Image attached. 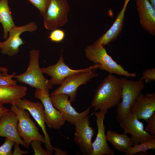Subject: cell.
<instances>
[{
	"instance_id": "cell-1",
	"label": "cell",
	"mask_w": 155,
	"mask_h": 155,
	"mask_svg": "<svg viewBox=\"0 0 155 155\" xmlns=\"http://www.w3.org/2000/svg\"><path fill=\"white\" fill-rule=\"evenodd\" d=\"M122 88L120 78L110 73L96 90L91 102L95 111L108 110L116 106L122 98Z\"/></svg>"
},
{
	"instance_id": "cell-2",
	"label": "cell",
	"mask_w": 155,
	"mask_h": 155,
	"mask_svg": "<svg viewBox=\"0 0 155 155\" xmlns=\"http://www.w3.org/2000/svg\"><path fill=\"white\" fill-rule=\"evenodd\" d=\"M30 61L26 71L22 74L14 75L18 82L24 83L36 89L49 90L53 88V86L43 75V73L40 67L39 57L40 51L33 49L29 52Z\"/></svg>"
},
{
	"instance_id": "cell-3",
	"label": "cell",
	"mask_w": 155,
	"mask_h": 155,
	"mask_svg": "<svg viewBox=\"0 0 155 155\" xmlns=\"http://www.w3.org/2000/svg\"><path fill=\"white\" fill-rule=\"evenodd\" d=\"M85 53L86 57L89 60L100 65L99 68L100 69L107 71L110 73L126 77L136 76L135 73L129 72L115 61L107 53L104 46L92 44L86 48Z\"/></svg>"
},
{
	"instance_id": "cell-4",
	"label": "cell",
	"mask_w": 155,
	"mask_h": 155,
	"mask_svg": "<svg viewBox=\"0 0 155 155\" xmlns=\"http://www.w3.org/2000/svg\"><path fill=\"white\" fill-rule=\"evenodd\" d=\"M122 88V101L117 105L116 119L119 121L130 111L138 96L145 87L143 80H129L125 77L120 78Z\"/></svg>"
},
{
	"instance_id": "cell-5",
	"label": "cell",
	"mask_w": 155,
	"mask_h": 155,
	"mask_svg": "<svg viewBox=\"0 0 155 155\" xmlns=\"http://www.w3.org/2000/svg\"><path fill=\"white\" fill-rule=\"evenodd\" d=\"M10 110L16 115L18 120L17 129L20 137L24 143L29 146L34 141L44 143V137L38 131V128L31 119L29 113L16 105H11Z\"/></svg>"
},
{
	"instance_id": "cell-6",
	"label": "cell",
	"mask_w": 155,
	"mask_h": 155,
	"mask_svg": "<svg viewBox=\"0 0 155 155\" xmlns=\"http://www.w3.org/2000/svg\"><path fill=\"white\" fill-rule=\"evenodd\" d=\"M69 9L67 0H50L43 17L45 28L52 30L65 24Z\"/></svg>"
},
{
	"instance_id": "cell-7",
	"label": "cell",
	"mask_w": 155,
	"mask_h": 155,
	"mask_svg": "<svg viewBox=\"0 0 155 155\" xmlns=\"http://www.w3.org/2000/svg\"><path fill=\"white\" fill-rule=\"evenodd\" d=\"M37 29L38 26L34 22L20 26H14L9 30L7 38L2 42L1 53L9 57L17 54L19 51L20 46L25 43L20 37L21 34L25 32H35Z\"/></svg>"
},
{
	"instance_id": "cell-8",
	"label": "cell",
	"mask_w": 155,
	"mask_h": 155,
	"mask_svg": "<svg viewBox=\"0 0 155 155\" xmlns=\"http://www.w3.org/2000/svg\"><path fill=\"white\" fill-rule=\"evenodd\" d=\"M98 75L97 73L90 70L74 74L66 78L60 86L50 95L65 94L69 96L70 101L73 102L75 100L79 87L86 84L91 79Z\"/></svg>"
},
{
	"instance_id": "cell-9",
	"label": "cell",
	"mask_w": 155,
	"mask_h": 155,
	"mask_svg": "<svg viewBox=\"0 0 155 155\" xmlns=\"http://www.w3.org/2000/svg\"><path fill=\"white\" fill-rule=\"evenodd\" d=\"M119 122L124 133L131 135L130 138L133 145L155 138V136L145 131L143 123L130 111Z\"/></svg>"
},
{
	"instance_id": "cell-10",
	"label": "cell",
	"mask_w": 155,
	"mask_h": 155,
	"mask_svg": "<svg viewBox=\"0 0 155 155\" xmlns=\"http://www.w3.org/2000/svg\"><path fill=\"white\" fill-rule=\"evenodd\" d=\"M61 50L59 60L55 64L46 67L41 68L43 73L51 77L49 80L53 86L61 85L67 78L74 74L87 70H92L99 68L100 65L97 63L87 68L78 70L72 69L65 63Z\"/></svg>"
},
{
	"instance_id": "cell-11",
	"label": "cell",
	"mask_w": 155,
	"mask_h": 155,
	"mask_svg": "<svg viewBox=\"0 0 155 155\" xmlns=\"http://www.w3.org/2000/svg\"><path fill=\"white\" fill-rule=\"evenodd\" d=\"M51 102L55 107L60 112L63 118L72 124L88 115L91 106L81 112H77L71 104L69 96L64 94L50 95Z\"/></svg>"
},
{
	"instance_id": "cell-12",
	"label": "cell",
	"mask_w": 155,
	"mask_h": 155,
	"mask_svg": "<svg viewBox=\"0 0 155 155\" xmlns=\"http://www.w3.org/2000/svg\"><path fill=\"white\" fill-rule=\"evenodd\" d=\"M90 116L88 115L75 124L74 141L85 155H90L93 150L92 140L95 130L90 126Z\"/></svg>"
},
{
	"instance_id": "cell-13",
	"label": "cell",
	"mask_w": 155,
	"mask_h": 155,
	"mask_svg": "<svg viewBox=\"0 0 155 155\" xmlns=\"http://www.w3.org/2000/svg\"><path fill=\"white\" fill-rule=\"evenodd\" d=\"M49 90L36 89L34 97L39 99L44 106L45 123L47 126L55 129H59L65 121L60 112L53 106L50 97Z\"/></svg>"
},
{
	"instance_id": "cell-14",
	"label": "cell",
	"mask_w": 155,
	"mask_h": 155,
	"mask_svg": "<svg viewBox=\"0 0 155 155\" xmlns=\"http://www.w3.org/2000/svg\"><path fill=\"white\" fill-rule=\"evenodd\" d=\"M18 107L27 110L41 127L44 136V143L46 149L53 154V147L51 145L45 125L44 106L41 102L31 101L26 98L21 99L16 102Z\"/></svg>"
},
{
	"instance_id": "cell-15",
	"label": "cell",
	"mask_w": 155,
	"mask_h": 155,
	"mask_svg": "<svg viewBox=\"0 0 155 155\" xmlns=\"http://www.w3.org/2000/svg\"><path fill=\"white\" fill-rule=\"evenodd\" d=\"M108 110L94 111L93 114L96 117L95 121L98 127V133L92 143L93 150L90 155H114L115 153L107 144L104 121Z\"/></svg>"
},
{
	"instance_id": "cell-16",
	"label": "cell",
	"mask_w": 155,
	"mask_h": 155,
	"mask_svg": "<svg viewBox=\"0 0 155 155\" xmlns=\"http://www.w3.org/2000/svg\"><path fill=\"white\" fill-rule=\"evenodd\" d=\"M18 119L16 114L10 110L0 118V136L11 139L25 148L29 149L19 136L17 129Z\"/></svg>"
},
{
	"instance_id": "cell-17",
	"label": "cell",
	"mask_w": 155,
	"mask_h": 155,
	"mask_svg": "<svg viewBox=\"0 0 155 155\" xmlns=\"http://www.w3.org/2000/svg\"><path fill=\"white\" fill-rule=\"evenodd\" d=\"M139 119L146 121L155 112V93H141L135 101L130 110Z\"/></svg>"
},
{
	"instance_id": "cell-18",
	"label": "cell",
	"mask_w": 155,
	"mask_h": 155,
	"mask_svg": "<svg viewBox=\"0 0 155 155\" xmlns=\"http://www.w3.org/2000/svg\"><path fill=\"white\" fill-rule=\"evenodd\" d=\"M140 22L149 34L155 35V8L147 0H135Z\"/></svg>"
},
{
	"instance_id": "cell-19",
	"label": "cell",
	"mask_w": 155,
	"mask_h": 155,
	"mask_svg": "<svg viewBox=\"0 0 155 155\" xmlns=\"http://www.w3.org/2000/svg\"><path fill=\"white\" fill-rule=\"evenodd\" d=\"M128 2V1L124 2L122 9L110 28L93 44L104 46L117 39L123 27L125 12Z\"/></svg>"
},
{
	"instance_id": "cell-20",
	"label": "cell",
	"mask_w": 155,
	"mask_h": 155,
	"mask_svg": "<svg viewBox=\"0 0 155 155\" xmlns=\"http://www.w3.org/2000/svg\"><path fill=\"white\" fill-rule=\"evenodd\" d=\"M27 87L23 85L12 87L0 86V103L16 105L17 102L26 94Z\"/></svg>"
},
{
	"instance_id": "cell-21",
	"label": "cell",
	"mask_w": 155,
	"mask_h": 155,
	"mask_svg": "<svg viewBox=\"0 0 155 155\" xmlns=\"http://www.w3.org/2000/svg\"><path fill=\"white\" fill-rule=\"evenodd\" d=\"M106 136L107 141L110 142L116 150L121 152H124L133 145L130 137L124 133L119 134L109 130L106 132Z\"/></svg>"
},
{
	"instance_id": "cell-22",
	"label": "cell",
	"mask_w": 155,
	"mask_h": 155,
	"mask_svg": "<svg viewBox=\"0 0 155 155\" xmlns=\"http://www.w3.org/2000/svg\"><path fill=\"white\" fill-rule=\"evenodd\" d=\"M8 1L9 0H0V24L3 26V38L5 40L7 38L10 30L15 25Z\"/></svg>"
},
{
	"instance_id": "cell-23",
	"label": "cell",
	"mask_w": 155,
	"mask_h": 155,
	"mask_svg": "<svg viewBox=\"0 0 155 155\" xmlns=\"http://www.w3.org/2000/svg\"><path fill=\"white\" fill-rule=\"evenodd\" d=\"M133 146L124 152L126 155H133L136 153L146 152L149 150H154L155 138Z\"/></svg>"
},
{
	"instance_id": "cell-24",
	"label": "cell",
	"mask_w": 155,
	"mask_h": 155,
	"mask_svg": "<svg viewBox=\"0 0 155 155\" xmlns=\"http://www.w3.org/2000/svg\"><path fill=\"white\" fill-rule=\"evenodd\" d=\"M0 71V86L12 87L17 85V81L12 79L13 76L16 75V73L13 72L11 75L7 73H1Z\"/></svg>"
},
{
	"instance_id": "cell-25",
	"label": "cell",
	"mask_w": 155,
	"mask_h": 155,
	"mask_svg": "<svg viewBox=\"0 0 155 155\" xmlns=\"http://www.w3.org/2000/svg\"><path fill=\"white\" fill-rule=\"evenodd\" d=\"M39 11L42 17L44 16L49 5L50 0H27Z\"/></svg>"
},
{
	"instance_id": "cell-26",
	"label": "cell",
	"mask_w": 155,
	"mask_h": 155,
	"mask_svg": "<svg viewBox=\"0 0 155 155\" xmlns=\"http://www.w3.org/2000/svg\"><path fill=\"white\" fill-rule=\"evenodd\" d=\"M15 143L12 140L6 138L4 143L0 146V155H12V148Z\"/></svg>"
},
{
	"instance_id": "cell-27",
	"label": "cell",
	"mask_w": 155,
	"mask_h": 155,
	"mask_svg": "<svg viewBox=\"0 0 155 155\" xmlns=\"http://www.w3.org/2000/svg\"><path fill=\"white\" fill-rule=\"evenodd\" d=\"M41 143L38 141H34L30 143L34 150V155H51L52 154L47 149H43L41 147Z\"/></svg>"
},
{
	"instance_id": "cell-28",
	"label": "cell",
	"mask_w": 155,
	"mask_h": 155,
	"mask_svg": "<svg viewBox=\"0 0 155 155\" xmlns=\"http://www.w3.org/2000/svg\"><path fill=\"white\" fill-rule=\"evenodd\" d=\"M65 36V33L63 30L55 29L52 30L49 38L52 42H58L62 41Z\"/></svg>"
},
{
	"instance_id": "cell-29",
	"label": "cell",
	"mask_w": 155,
	"mask_h": 155,
	"mask_svg": "<svg viewBox=\"0 0 155 155\" xmlns=\"http://www.w3.org/2000/svg\"><path fill=\"white\" fill-rule=\"evenodd\" d=\"M140 80L147 83L155 80V68H154L147 69L142 73Z\"/></svg>"
},
{
	"instance_id": "cell-30",
	"label": "cell",
	"mask_w": 155,
	"mask_h": 155,
	"mask_svg": "<svg viewBox=\"0 0 155 155\" xmlns=\"http://www.w3.org/2000/svg\"><path fill=\"white\" fill-rule=\"evenodd\" d=\"M146 121L148 124L145 130L151 135L155 136V112Z\"/></svg>"
},
{
	"instance_id": "cell-31",
	"label": "cell",
	"mask_w": 155,
	"mask_h": 155,
	"mask_svg": "<svg viewBox=\"0 0 155 155\" xmlns=\"http://www.w3.org/2000/svg\"><path fill=\"white\" fill-rule=\"evenodd\" d=\"M19 144L15 143L14 145V150L12 153V155H21L24 154H28L29 152L26 150H22L20 148Z\"/></svg>"
},
{
	"instance_id": "cell-32",
	"label": "cell",
	"mask_w": 155,
	"mask_h": 155,
	"mask_svg": "<svg viewBox=\"0 0 155 155\" xmlns=\"http://www.w3.org/2000/svg\"><path fill=\"white\" fill-rule=\"evenodd\" d=\"M3 104L0 103V118L10 110L4 106Z\"/></svg>"
},
{
	"instance_id": "cell-33",
	"label": "cell",
	"mask_w": 155,
	"mask_h": 155,
	"mask_svg": "<svg viewBox=\"0 0 155 155\" xmlns=\"http://www.w3.org/2000/svg\"><path fill=\"white\" fill-rule=\"evenodd\" d=\"M53 150L55 151V153L54 155H68V154L66 152L63 151L60 148L57 147H53Z\"/></svg>"
},
{
	"instance_id": "cell-34",
	"label": "cell",
	"mask_w": 155,
	"mask_h": 155,
	"mask_svg": "<svg viewBox=\"0 0 155 155\" xmlns=\"http://www.w3.org/2000/svg\"><path fill=\"white\" fill-rule=\"evenodd\" d=\"M155 8V0H147Z\"/></svg>"
},
{
	"instance_id": "cell-35",
	"label": "cell",
	"mask_w": 155,
	"mask_h": 155,
	"mask_svg": "<svg viewBox=\"0 0 155 155\" xmlns=\"http://www.w3.org/2000/svg\"><path fill=\"white\" fill-rule=\"evenodd\" d=\"M2 42H0V49H1L2 47Z\"/></svg>"
},
{
	"instance_id": "cell-36",
	"label": "cell",
	"mask_w": 155,
	"mask_h": 155,
	"mask_svg": "<svg viewBox=\"0 0 155 155\" xmlns=\"http://www.w3.org/2000/svg\"><path fill=\"white\" fill-rule=\"evenodd\" d=\"M130 0H124V2L125 1H128V2H129V1H130Z\"/></svg>"
}]
</instances>
